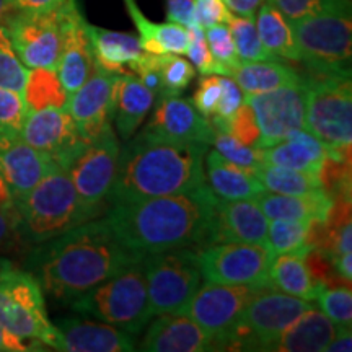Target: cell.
Wrapping results in <instances>:
<instances>
[{
    "label": "cell",
    "mask_w": 352,
    "mask_h": 352,
    "mask_svg": "<svg viewBox=\"0 0 352 352\" xmlns=\"http://www.w3.org/2000/svg\"><path fill=\"white\" fill-rule=\"evenodd\" d=\"M120 151V140L114 135L113 127H109L98 139L88 144L82 155L69 166L67 173L76 188L85 222L98 219L109 204Z\"/></svg>",
    "instance_id": "8fae6325"
},
{
    "label": "cell",
    "mask_w": 352,
    "mask_h": 352,
    "mask_svg": "<svg viewBox=\"0 0 352 352\" xmlns=\"http://www.w3.org/2000/svg\"><path fill=\"white\" fill-rule=\"evenodd\" d=\"M166 19L184 28L196 25V0H166Z\"/></svg>",
    "instance_id": "f907efd6"
},
{
    "label": "cell",
    "mask_w": 352,
    "mask_h": 352,
    "mask_svg": "<svg viewBox=\"0 0 352 352\" xmlns=\"http://www.w3.org/2000/svg\"><path fill=\"white\" fill-rule=\"evenodd\" d=\"M162 78H164V96L179 95L195 78L196 70L189 60L179 54H158Z\"/></svg>",
    "instance_id": "b9f144b4"
},
{
    "label": "cell",
    "mask_w": 352,
    "mask_h": 352,
    "mask_svg": "<svg viewBox=\"0 0 352 352\" xmlns=\"http://www.w3.org/2000/svg\"><path fill=\"white\" fill-rule=\"evenodd\" d=\"M256 118L259 127L258 147H271L284 140L290 132L305 129L307 82H300L266 91L261 95L245 96Z\"/></svg>",
    "instance_id": "2e32d148"
},
{
    "label": "cell",
    "mask_w": 352,
    "mask_h": 352,
    "mask_svg": "<svg viewBox=\"0 0 352 352\" xmlns=\"http://www.w3.org/2000/svg\"><path fill=\"white\" fill-rule=\"evenodd\" d=\"M140 259L118 240L107 219H94L36 245L26 271L54 300L70 305Z\"/></svg>",
    "instance_id": "6da1fadb"
},
{
    "label": "cell",
    "mask_w": 352,
    "mask_h": 352,
    "mask_svg": "<svg viewBox=\"0 0 352 352\" xmlns=\"http://www.w3.org/2000/svg\"><path fill=\"white\" fill-rule=\"evenodd\" d=\"M28 69L13 50L6 25L0 23V88L23 94Z\"/></svg>",
    "instance_id": "74e56055"
},
{
    "label": "cell",
    "mask_w": 352,
    "mask_h": 352,
    "mask_svg": "<svg viewBox=\"0 0 352 352\" xmlns=\"http://www.w3.org/2000/svg\"><path fill=\"white\" fill-rule=\"evenodd\" d=\"M65 0H10L13 12H51L59 8Z\"/></svg>",
    "instance_id": "f5cc1de1"
},
{
    "label": "cell",
    "mask_w": 352,
    "mask_h": 352,
    "mask_svg": "<svg viewBox=\"0 0 352 352\" xmlns=\"http://www.w3.org/2000/svg\"><path fill=\"white\" fill-rule=\"evenodd\" d=\"M120 76L104 74L94 69L90 77L69 95L67 111L74 118L80 135L94 142L111 127L118 96Z\"/></svg>",
    "instance_id": "e0dca14e"
},
{
    "label": "cell",
    "mask_w": 352,
    "mask_h": 352,
    "mask_svg": "<svg viewBox=\"0 0 352 352\" xmlns=\"http://www.w3.org/2000/svg\"><path fill=\"white\" fill-rule=\"evenodd\" d=\"M189 32V46L186 54L201 76H220L219 65L215 64L212 54H210L206 33L201 26L192 25L188 28Z\"/></svg>",
    "instance_id": "ee69618b"
},
{
    "label": "cell",
    "mask_w": 352,
    "mask_h": 352,
    "mask_svg": "<svg viewBox=\"0 0 352 352\" xmlns=\"http://www.w3.org/2000/svg\"><path fill=\"white\" fill-rule=\"evenodd\" d=\"M305 129L329 147H351V74H307Z\"/></svg>",
    "instance_id": "ba28073f"
},
{
    "label": "cell",
    "mask_w": 352,
    "mask_h": 352,
    "mask_svg": "<svg viewBox=\"0 0 352 352\" xmlns=\"http://www.w3.org/2000/svg\"><path fill=\"white\" fill-rule=\"evenodd\" d=\"M351 261H352L351 253H346V254H341V256L333 258L334 270H336L338 274H340L344 280H347V283L352 279V263Z\"/></svg>",
    "instance_id": "6f0895ef"
},
{
    "label": "cell",
    "mask_w": 352,
    "mask_h": 352,
    "mask_svg": "<svg viewBox=\"0 0 352 352\" xmlns=\"http://www.w3.org/2000/svg\"><path fill=\"white\" fill-rule=\"evenodd\" d=\"M0 327L21 340H34L57 349L59 333L44 305L43 287L30 271L0 266Z\"/></svg>",
    "instance_id": "52a82bcc"
},
{
    "label": "cell",
    "mask_w": 352,
    "mask_h": 352,
    "mask_svg": "<svg viewBox=\"0 0 352 352\" xmlns=\"http://www.w3.org/2000/svg\"><path fill=\"white\" fill-rule=\"evenodd\" d=\"M139 351L147 352H206L212 340L199 324L182 314H162L140 341Z\"/></svg>",
    "instance_id": "603a6c76"
},
{
    "label": "cell",
    "mask_w": 352,
    "mask_h": 352,
    "mask_svg": "<svg viewBox=\"0 0 352 352\" xmlns=\"http://www.w3.org/2000/svg\"><path fill=\"white\" fill-rule=\"evenodd\" d=\"M254 19L264 50L283 63H300V52L294 34L292 23L274 6L272 0H264Z\"/></svg>",
    "instance_id": "4dcf8cb0"
},
{
    "label": "cell",
    "mask_w": 352,
    "mask_h": 352,
    "mask_svg": "<svg viewBox=\"0 0 352 352\" xmlns=\"http://www.w3.org/2000/svg\"><path fill=\"white\" fill-rule=\"evenodd\" d=\"M56 72L67 95L82 87L94 72L87 20L83 19L77 0H65L63 3V47Z\"/></svg>",
    "instance_id": "ac0fdd59"
},
{
    "label": "cell",
    "mask_w": 352,
    "mask_h": 352,
    "mask_svg": "<svg viewBox=\"0 0 352 352\" xmlns=\"http://www.w3.org/2000/svg\"><path fill=\"white\" fill-rule=\"evenodd\" d=\"M3 25L26 69H57L63 47V6L51 12H13Z\"/></svg>",
    "instance_id": "5bb4252c"
},
{
    "label": "cell",
    "mask_w": 352,
    "mask_h": 352,
    "mask_svg": "<svg viewBox=\"0 0 352 352\" xmlns=\"http://www.w3.org/2000/svg\"><path fill=\"white\" fill-rule=\"evenodd\" d=\"M256 178L263 184L264 191L277 192V195L307 196L323 189L318 175L303 173V171L283 168V166H259Z\"/></svg>",
    "instance_id": "e575fe53"
},
{
    "label": "cell",
    "mask_w": 352,
    "mask_h": 352,
    "mask_svg": "<svg viewBox=\"0 0 352 352\" xmlns=\"http://www.w3.org/2000/svg\"><path fill=\"white\" fill-rule=\"evenodd\" d=\"M227 25L241 63L276 60L270 52L264 50L261 39H259L256 23H254V16L233 15L232 13Z\"/></svg>",
    "instance_id": "d590c367"
},
{
    "label": "cell",
    "mask_w": 352,
    "mask_h": 352,
    "mask_svg": "<svg viewBox=\"0 0 352 352\" xmlns=\"http://www.w3.org/2000/svg\"><path fill=\"white\" fill-rule=\"evenodd\" d=\"M254 201L267 220L290 219L308 220V222L311 220L327 222L334 202L333 197L323 189L307 196H289L263 191Z\"/></svg>",
    "instance_id": "4316f807"
},
{
    "label": "cell",
    "mask_w": 352,
    "mask_h": 352,
    "mask_svg": "<svg viewBox=\"0 0 352 352\" xmlns=\"http://www.w3.org/2000/svg\"><path fill=\"white\" fill-rule=\"evenodd\" d=\"M152 315L179 314L199 289L197 250L176 248L142 258Z\"/></svg>",
    "instance_id": "9c48e42d"
},
{
    "label": "cell",
    "mask_w": 352,
    "mask_h": 352,
    "mask_svg": "<svg viewBox=\"0 0 352 352\" xmlns=\"http://www.w3.org/2000/svg\"><path fill=\"white\" fill-rule=\"evenodd\" d=\"M19 232V212L15 206L7 204L0 206V252L12 243Z\"/></svg>",
    "instance_id": "816d5d0a"
},
{
    "label": "cell",
    "mask_w": 352,
    "mask_h": 352,
    "mask_svg": "<svg viewBox=\"0 0 352 352\" xmlns=\"http://www.w3.org/2000/svg\"><path fill=\"white\" fill-rule=\"evenodd\" d=\"M210 121H212L215 131L227 132V134H230L232 138L240 140L241 144L258 147L259 127H258L256 118H254L253 109L248 103H246V101L232 114V116L226 118V120L214 116Z\"/></svg>",
    "instance_id": "ab89813d"
},
{
    "label": "cell",
    "mask_w": 352,
    "mask_h": 352,
    "mask_svg": "<svg viewBox=\"0 0 352 352\" xmlns=\"http://www.w3.org/2000/svg\"><path fill=\"white\" fill-rule=\"evenodd\" d=\"M220 94H222L220 76H202L195 98H192V104L202 116L212 118L217 109Z\"/></svg>",
    "instance_id": "bcb514c9"
},
{
    "label": "cell",
    "mask_w": 352,
    "mask_h": 352,
    "mask_svg": "<svg viewBox=\"0 0 352 352\" xmlns=\"http://www.w3.org/2000/svg\"><path fill=\"white\" fill-rule=\"evenodd\" d=\"M13 206L19 212L20 235L33 245L63 235L85 222L72 179L57 165H52L41 182Z\"/></svg>",
    "instance_id": "277c9868"
},
{
    "label": "cell",
    "mask_w": 352,
    "mask_h": 352,
    "mask_svg": "<svg viewBox=\"0 0 352 352\" xmlns=\"http://www.w3.org/2000/svg\"><path fill=\"white\" fill-rule=\"evenodd\" d=\"M145 131L165 139L204 145L212 144L217 132L209 118L202 116L191 101L178 95L158 98Z\"/></svg>",
    "instance_id": "d6986e66"
},
{
    "label": "cell",
    "mask_w": 352,
    "mask_h": 352,
    "mask_svg": "<svg viewBox=\"0 0 352 352\" xmlns=\"http://www.w3.org/2000/svg\"><path fill=\"white\" fill-rule=\"evenodd\" d=\"M267 226L270 222L254 199L226 201L219 197L208 245L241 241L267 246Z\"/></svg>",
    "instance_id": "44dd1931"
},
{
    "label": "cell",
    "mask_w": 352,
    "mask_h": 352,
    "mask_svg": "<svg viewBox=\"0 0 352 352\" xmlns=\"http://www.w3.org/2000/svg\"><path fill=\"white\" fill-rule=\"evenodd\" d=\"M329 145L321 142L307 129H298L290 132L280 142L264 147L263 164L318 175L329 155Z\"/></svg>",
    "instance_id": "d4e9b609"
},
{
    "label": "cell",
    "mask_w": 352,
    "mask_h": 352,
    "mask_svg": "<svg viewBox=\"0 0 352 352\" xmlns=\"http://www.w3.org/2000/svg\"><path fill=\"white\" fill-rule=\"evenodd\" d=\"M310 246H303L296 252L276 254L270 267L271 285L287 296L316 300L327 285L316 283L305 264V256Z\"/></svg>",
    "instance_id": "83f0119b"
},
{
    "label": "cell",
    "mask_w": 352,
    "mask_h": 352,
    "mask_svg": "<svg viewBox=\"0 0 352 352\" xmlns=\"http://www.w3.org/2000/svg\"><path fill=\"white\" fill-rule=\"evenodd\" d=\"M208 145L171 140L142 131L120 151L109 204H129L189 191L206 183Z\"/></svg>",
    "instance_id": "3957f363"
},
{
    "label": "cell",
    "mask_w": 352,
    "mask_h": 352,
    "mask_svg": "<svg viewBox=\"0 0 352 352\" xmlns=\"http://www.w3.org/2000/svg\"><path fill=\"white\" fill-rule=\"evenodd\" d=\"M274 254L258 243H212L197 250L201 276L206 283L271 285L270 267Z\"/></svg>",
    "instance_id": "4fadbf2b"
},
{
    "label": "cell",
    "mask_w": 352,
    "mask_h": 352,
    "mask_svg": "<svg viewBox=\"0 0 352 352\" xmlns=\"http://www.w3.org/2000/svg\"><path fill=\"white\" fill-rule=\"evenodd\" d=\"M26 116L23 96L0 88V134H20Z\"/></svg>",
    "instance_id": "f6af8a7d"
},
{
    "label": "cell",
    "mask_w": 352,
    "mask_h": 352,
    "mask_svg": "<svg viewBox=\"0 0 352 352\" xmlns=\"http://www.w3.org/2000/svg\"><path fill=\"white\" fill-rule=\"evenodd\" d=\"M264 0H223L226 7L230 10L233 15H243V16H254L258 8Z\"/></svg>",
    "instance_id": "db71d44e"
},
{
    "label": "cell",
    "mask_w": 352,
    "mask_h": 352,
    "mask_svg": "<svg viewBox=\"0 0 352 352\" xmlns=\"http://www.w3.org/2000/svg\"><path fill=\"white\" fill-rule=\"evenodd\" d=\"M20 138L65 171L88 147L78 127L65 108L26 111Z\"/></svg>",
    "instance_id": "9a60e30c"
},
{
    "label": "cell",
    "mask_w": 352,
    "mask_h": 352,
    "mask_svg": "<svg viewBox=\"0 0 352 352\" xmlns=\"http://www.w3.org/2000/svg\"><path fill=\"white\" fill-rule=\"evenodd\" d=\"M206 39H208L210 54H212L215 64L219 65L220 76L232 77L233 70L241 64L239 52H236L235 43H233L232 33L227 23L214 25L204 30Z\"/></svg>",
    "instance_id": "f35d334b"
},
{
    "label": "cell",
    "mask_w": 352,
    "mask_h": 352,
    "mask_svg": "<svg viewBox=\"0 0 352 352\" xmlns=\"http://www.w3.org/2000/svg\"><path fill=\"white\" fill-rule=\"evenodd\" d=\"M338 324H334L323 311L310 307L289 324L279 338H276L264 351L276 352H320L327 347L336 334Z\"/></svg>",
    "instance_id": "484cf974"
},
{
    "label": "cell",
    "mask_w": 352,
    "mask_h": 352,
    "mask_svg": "<svg viewBox=\"0 0 352 352\" xmlns=\"http://www.w3.org/2000/svg\"><path fill=\"white\" fill-rule=\"evenodd\" d=\"M155 96L134 74H122L118 80L114 121L122 140L134 138L138 127L142 124L151 111Z\"/></svg>",
    "instance_id": "1f68e13d"
},
{
    "label": "cell",
    "mask_w": 352,
    "mask_h": 352,
    "mask_svg": "<svg viewBox=\"0 0 352 352\" xmlns=\"http://www.w3.org/2000/svg\"><path fill=\"white\" fill-rule=\"evenodd\" d=\"M270 285L214 284L199 285L196 294L179 314L186 315L212 340V351L226 349V341L235 328L245 307L259 290Z\"/></svg>",
    "instance_id": "7c38bea8"
},
{
    "label": "cell",
    "mask_w": 352,
    "mask_h": 352,
    "mask_svg": "<svg viewBox=\"0 0 352 352\" xmlns=\"http://www.w3.org/2000/svg\"><path fill=\"white\" fill-rule=\"evenodd\" d=\"M204 165L208 170L210 189L220 199H256V196L264 191L254 171L230 164L219 152H209Z\"/></svg>",
    "instance_id": "f1b7e54d"
},
{
    "label": "cell",
    "mask_w": 352,
    "mask_h": 352,
    "mask_svg": "<svg viewBox=\"0 0 352 352\" xmlns=\"http://www.w3.org/2000/svg\"><path fill=\"white\" fill-rule=\"evenodd\" d=\"M23 101L26 111H39L47 108H67L69 95L52 69H28Z\"/></svg>",
    "instance_id": "836d02e7"
},
{
    "label": "cell",
    "mask_w": 352,
    "mask_h": 352,
    "mask_svg": "<svg viewBox=\"0 0 352 352\" xmlns=\"http://www.w3.org/2000/svg\"><path fill=\"white\" fill-rule=\"evenodd\" d=\"M232 78L241 88L245 96L261 95L266 91L300 82L303 76L283 60H258L241 63L233 70Z\"/></svg>",
    "instance_id": "d6a6232c"
},
{
    "label": "cell",
    "mask_w": 352,
    "mask_h": 352,
    "mask_svg": "<svg viewBox=\"0 0 352 352\" xmlns=\"http://www.w3.org/2000/svg\"><path fill=\"white\" fill-rule=\"evenodd\" d=\"M74 311L139 334L153 318L142 259L118 272L70 303Z\"/></svg>",
    "instance_id": "8992f818"
},
{
    "label": "cell",
    "mask_w": 352,
    "mask_h": 352,
    "mask_svg": "<svg viewBox=\"0 0 352 352\" xmlns=\"http://www.w3.org/2000/svg\"><path fill=\"white\" fill-rule=\"evenodd\" d=\"M217 199L212 189L202 183L176 195L116 204L109 209L107 220L118 240L144 258L208 245Z\"/></svg>",
    "instance_id": "7a4b0ae2"
},
{
    "label": "cell",
    "mask_w": 352,
    "mask_h": 352,
    "mask_svg": "<svg viewBox=\"0 0 352 352\" xmlns=\"http://www.w3.org/2000/svg\"><path fill=\"white\" fill-rule=\"evenodd\" d=\"M215 152L230 162L233 165H239L241 168L252 170L256 173L259 166H263V148L252 147V145L241 144L240 140L232 138L227 132H215L212 140Z\"/></svg>",
    "instance_id": "60d3db41"
},
{
    "label": "cell",
    "mask_w": 352,
    "mask_h": 352,
    "mask_svg": "<svg viewBox=\"0 0 352 352\" xmlns=\"http://www.w3.org/2000/svg\"><path fill=\"white\" fill-rule=\"evenodd\" d=\"M289 21H297L320 12L331 0H272Z\"/></svg>",
    "instance_id": "681fc988"
},
{
    "label": "cell",
    "mask_w": 352,
    "mask_h": 352,
    "mask_svg": "<svg viewBox=\"0 0 352 352\" xmlns=\"http://www.w3.org/2000/svg\"><path fill=\"white\" fill-rule=\"evenodd\" d=\"M310 222L308 220L274 219L267 226V246L272 254L296 252L307 245Z\"/></svg>",
    "instance_id": "8d00e7d4"
},
{
    "label": "cell",
    "mask_w": 352,
    "mask_h": 352,
    "mask_svg": "<svg viewBox=\"0 0 352 352\" xmlns=\"http://www.w3.org/2000/svg\"><path fill=\"white\" fill-rule=\"evenodd\" d=\"M232 12L223 0H196V25L208 30L214 25L227 23Z\"/></svg>",
    "instance_id": "7dc6e473"
},
{
    "label": "cell",
    "mask_w": 352,
    "mask_h": 352,
    "mask_svg": "<svg viewBox=\"0 0 352 352\" xmlns=\"http://www.w3.org/2000/svg\"><path fill=\"white\" fill-rule=\"evenodd\" d=\"M324 315L338 327H351L352 323V294L349 289L334 287L321 290L316 297Z\"/></svg>",
    "instance_id": "7bdbcfd3"
},
{
    "label": "cell",
    "mask_w": 352,
    "mask_h": 352,
    "mask_svg": "<svg viewBox=\"0 0 352 352\" xmlns=\"http://www.w3.org/2000/svg\"><path fill=\"white\" fill-rule=\"evenodd\" d=\"M220 83H222V94H220V100L214 116L226 120V118L232 116L245 103V95L232 77L220 76Z\"/></svg>",
    "instance_id": "c3c4849f"
},
{
    "label": "cell",
    "mask_w": 352,
    "mask_h": 352,
    "mask_svg": "<svg viewBox=\"0 0 352 352\" xmlns=\"http://www.w3.org/2000/svg\"><path fill=\"white\" fill-rule=\"evenodd\" d=\"M292 23L308 74H351L352 16L349 0H331L320 12Z\"/></svg>",
    "instance_id": "5b68a950"
},
{
    "label": "cell",
    "mask_w": 352,
    "mask_h": 352,
    "mask_svg": "<svg viewBox=\"0 0 352 352\" xmlns=\"http://www.w3.org/2000/svg\"><path fill=\"white\" fill-rule=\"evenodd\" d=\"M25 351H30V347L25 344L21 338L8 333L7 329L0 327V352H25Z\"/></svg>",
    "instance_id": "9f6ffc18"
},
{
    "label": "cell",
    "mask_w": 352,
    "mask_h": 352,
    "mask_svg": "<svg viewBox=\"0 0 352 352\" xmlns=\"http://www.w3.org/2000/svg\"><path fill=\"white\" fill-rule=\"evenodd\" d=\"M87 34L90 41L94 69L104 74H131L132 65L145 56L139 36L131 33L100 28L87 21Z\"/></svg>",
    "instance_id": "cb8c5ba5"
},
{
    "label": "cell",
    "mask_w": 352,
    "mask_h": 352,
    "mask_svg": "<svg viewBox=\"0 0 352 352\" xmlns=\"http://www.w3.org/2000/svg\"><path fill=\"white\" fill-rule=\"evenodd\" d=\"M310 307L314 303L277 292L272 285L259 290L228 334L226 349L264 351Z\"/></svg>",
    "instance_id": "30bf717a"
},
{
    "label": "cell",
    "mask_w": 352,
    "mask_h": 352,
    "mask_svg": "<svg viewBox=\"0 0 352 352\" xmlns=\"http://www.w3.org/2000/svg\"><path fill=\"white\" fill-rule=\"evenodd\" d=\"M59 333L56 351L67 352H131L135 351L134 334L103 323L67 316L56 324Z\"/></svg>",
    "instance_id": "7402d4cb"
},
{
    "label": "cell",
    "mask_w": 352,
    "mask_h": 352,
    "mask_svg": "<svg viewBox=\"0 0 352 352\" xmlns=\"http://www.w3.org/2000/svg\"><path fill=\"white\" fill-rule=\"evenodd\" d=\"M328 352H351L352 351V333L351 327H338L336 334L327 347Z\"/></svg>",
    "instance_id": "11a10c76"
},
{
    "label": "cell",
    "mask_w": 352,
    "mask_h": 352,
    "mask_svg": "<svg viewBox=\"0 0 352 352\" xmlns=\"http://www.w3.org/2000/svg\"><path fill=\"white\" fill-rule=\"evenodd\" d=\"M127 10V15L134 23L139 33L140 44L145 52L151 54H186L189 46L188 28L166 21V23H155L151 21L140 10L135 0H122Z\"/></svg>",
    "instance_id": "f546056e"
},
{
    "label": "cell",
    "mask_w": 352,
    "mask_h": 352,
    "mask_svg": "<svg viewBox=\"0 0 352 352\" xmlns=\"http://www.w3.org/2000/svg\"><path fill=\"white\" fill-rule=\"evenodd\" d=\"M12 195H10V189H8L7 183L3 182V178L0 176V206H7L12 204Z\"/></svg>",
    "instance_id": "680465c9"
},
{
    "label": "cell",
    "mask_w": 352,
    "mask_h": 352,
    "mask_svg": "<svg viewBox=\"0 0 352 352\" xmlns=\"http://www.w3.org/2000/svg\"><path fill=\"white\" fill-rule=\"evenodd\" d=\"M13 13L10 0H0V23H3Z\"/></svg>",
    "instance_id": "91938a15"
},
{
    "label": "cell",
    "mask_w": 352,
    "mask_h": 352,
    "mask_svg": "<svg viewBox=\"0 0 352 352\" xmlns=\"http://www.w3.org/2000/svg\"><path fill=\"white\" fill-rule=\"evenodd\" d=\"M52 165L50 157L26 144L20 134H0V176L13 202L28 195Z\"/></svg>",
    "instance_id": "ffe728a7"
}]
</instances>
